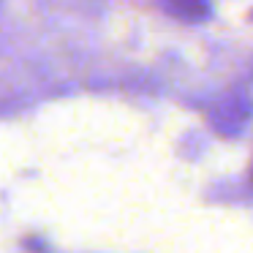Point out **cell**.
I'll return each instance as SVG.
<instances>
[{
    "mask_svg": "<svg viewBox=\"0 0 253 253\" xmlns=\"http://www.w3.org/2000/svg\"><path fill=\"white\" fill-rule=\"evenodd\" d=\"M171 8H177V11L182 14V17L188 19H196L202 17L204 11H207V6H204V0H169Z\"/></svg>",
    "mask_w": 253,
    "mask_h": 253,
    "instance_id": "obj_1",
    "label": "cell"
}]
</instances>
